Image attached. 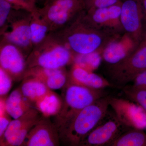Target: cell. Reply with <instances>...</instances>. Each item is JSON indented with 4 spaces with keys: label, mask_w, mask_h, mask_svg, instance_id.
Masks as SVG:
<instances>
[{
    "label": "cell",
    "mask_w": 146,
    "mask_h": 146,
    "mask_svg": "<svg viewBox=\"0 0 146 146\" xmlns=\"http://www.w3.org/2000/svg\"><path fill=\"white\" fill-rule=\"evenodd\" d=\"M83 11L66 27L61 40L76 54H86L102 51L120 35L94 25Z\"/></svg>",
    "instance_id": "1"
},
{
    "label": "cell",
    "mask_w": 146,
    "mask_h": 146,
    "mask_svg": "<svg viewBox=\"0 0 146 146\" xmlns=\"http://www.w3.org/2000/svg\"><path fill=\"white\" fill-rule=\"evenodd\" d=\"M109 106L108 96H106L84 108L68 125L58 131L60 141L68 145L80 146L104 119Z\"/></svg>",
    "instance_id": "2"
},
{
    "label": "cell",
    "mask_w": 146,
    "mask_h": 146,
    "mask_svg": "<svg viewBox=\"0 0 146 146\" xmlns=\"http://www.w3.org/2000/svg\"><path fill=\"white\" fill-rule=\"evenodd\" d=\"M63 105L55 116L54 123L58 131L68 125L84 108L105 96L102 89H91L68 82Z\"/></svg>",
    "instance_id": "3"
},
{
    "label": "cell",
    "mask_w": 146,
    "mask_h": 146,
    "mask_svg": "<svg viewBox=\"0 0 146 146\" xmlns=\"http://www.w3.org/2000/svg\"><path fill=\"white\" fill-rule=\"evenodd\" d=\"M73 60L70 50L60 38H47L36 46L27 60V68H63Z\"/></svg>",
    "instance_id": "4"
},
{
    "label": "cell",
    "mask_w": 146,
    "mask_h": 146,
    "mask_svg": "<svg viewBox=\"0 0 146 146\" xmlns=\"http://www.w3.org/2000/svg\"><path fill=\"white\" fill-rule=\"evenodd\" d=\"M84 9L81 0H46L37 11L53 31L68 26Z\"/></svg>",
    "instance_id": "5"
},
{
    "label": "cell",
    "mask_w": 146,
    "mask_h": 146,
    "mask_svg": "<svg viewBox=\"0 0 146 146\" xmlns=\"http://www.w3.org/2000/svg\"><path fill=\"white\" fill-rule=\"evenodd\" d=\"M119 63L111 65L109 76L118 85H125L132 82L140 73L146 70V42Z\"/></svg>",
    "instance_id": "6"
},
{
    "label": "cell",
    "mask_w": 146,
    "mask_h": 146,
    "mask_svg": "<svg viewBox=\"0 0 146 146\" xmlns=\"http://www.w3.org/2000/svg\"><path fill=\"white\" fill-rule=\"evenodd\" d=\"M120 19L125 33L139 46L145 36V17L140 0H122Z\"/></svg>",
    "instance_id": "7"
},
{
    "label": "cell",
    "mask_w": 146,
    "mask_h": 146,
    "mask_svg": "<svg viewBox=\"0 0 146 146\" xmlns=\"http://www.w3.org/2000/svg\"><path fill=\"white\" fill-rule=\"evenodd\" d=\"M109 106L121 123L132 129H146V111L130 100L108 96Z\"/></svg>",
    "instance_id": "8"
},
{
    "label": "cell",
    "mask_w": 146,
    "mask_h": 146,
    "mask_svg": "<svg viewBox=\"0 0 146 146\" xmlns=\"http://www.w3.org/2000/svg\"><path fill=\"white\" fill-rule=\"evenodd\" d=\"M24 12H15L11 15L13 18H10L11 30L10 31L4 33L5 42H9L18 47L22 51H29L33 46L32 43L30 23L31 18V12L25 14Z\"/></svg>",
    "instance_id": "9"
},
{
    "label": "cell",
    "mask_w": 146,
    "mask_h": 146,
    "mask_svg": "<svg viewBox=\"0 0 146 146\" xmlns=\"http://www.w3.org/2000/svg\"><path fill=\"white\" fill-rule=\"evenodd\" d=\"M42 116L29 131L21 146H58L60 136L54 123Z\"/></svg>",
    "instance_id": "10"
},
{
    "label": "cell",
    "mask_w": 146,
    "mask_h": 146,
    "mask_svg": "<svg viewBox=\"0 0 146 146\" xmlns=\"http://www.w3.org/2000/svg\"><path fill=\"white\" fill-rule=\"evenodd\" d=\"M121 1L107 7L87 11L86 16L94 25L117 35L124 32L121 24Z\"/></svg>",
    "instance_id": "11"
},
{
    "label": "cell",
    "mask_w": 146,
    "mask_h": 146,
    "mask_svg": "<svg viewBox=\"0 0 146 146\" xmlns=\"http://www.w3.org/2000/svg\"><path fill=\"white\" fill-rule=\"evenodd\" d=\"M0 65V68L16 81L23 79L27 69V61L22 51L15 45L8 42L1 47Z\"/></svg>",
    "instance_id": "12"
},
{
    "label": "cell",
    "mask_w": 146,
    "mask_h": 146,
    "mask_svg": "<svg viewBox=\"0 0 146 146\" xmlns=\"http://www.w3.org/2000/svg\"><path fill=\"white\" fill-rule=\"evenodd\" d=\"M124 126L115 116L95 128L82 142L80 146H109L123 132Z\"/></svg>",
    "instance_id": "13"
},
{
    "label": "cell",
    "mask_w": 146,
    "mask_h": 146,
    "mask_svg": "<svg viewBox=\"0 0 146 146\" xmlns=\"http://www.w3.org/2000/svg\"><path fill=\"white\" fill-rule=\"evenodd\" d=\"M109 42L102 51L104 60L110 65L119 63L139 46L130 36L125 34Z\"/></svg>",
    "instance_id": "14"
},
{
    "label": "cell",
    "mask_w": 146,
    "mask_h": 146,
    "mask_svg": "<svg viewBox=\"0 0 146 146\" xmlns=\"http://www.w3.org/2000/svg\"><path fill=\"white\" fill-rule=\"evenodd\" d=\"M68 82L91 89H103L113 84L102 76L77 64H74L68 76Z\"/></svg>",
    "instance_id": "15"
},
{
    "label": "cell",
    "mask_w": 146,
    "mask_h": 146,
    "mask_svg": "<svg viewBox=\"0 0 146 146\" xmlns=\"http://www.w3.org/2000/svg\"><path fill=\"white\" fill-rule=\"evenodd\" d=\"M20 86L24 97L33 105L41 101L53 91L42 81L35 78H24Z\"/></svg>",
    "instance_id": "16"
},
{
    "label": "cell",
    "mask_w": 146,
    "mask_h": 146,
    "mask_svg": "<svg viewBox=\"0 0 146 146\" xmlns=\"http://www.w3.org/2000/svg\"><path fill=\"white\" fill-rule=\"evenodd\" d=\"M5 107L8 114L13 119H17L34 107L24 96L20 88L12 91L5 100Z\"/></svg>",
    "instance_id": "17"
},
{
    "label": "cell",
    "mask_w": 146,
    "mask_h": 146,
    "mask_svg": "<svg viewBox=\"0 0 146 146\" xmlns=\"http://www.w3.org/2000/svg\"><path fill=\"white\" fill-rule=\"evenodd\" d=\"M40 112L35 108H33L17 119H13L11 122L2 137L0 138V145L3 146L9 139L14 136L29 123L42 117Z\"/></svg>",
    "instance_id": "18"
},
{
    "label": "cell",
    "mask_w": 146,
    "mask_h": 146,
    "mask_svg": "<svg viewBox=\"0 0 146 146\" xmlns=\"http://www.w3.org/2000/svg\"><path fill=\"white\" fill-rule=\"evenodd\" d=\"M62 105L63 99L53 92L35 104V107L39 110L42 116L50 117L57 115Z\"/></svg>",
    "instance_id": "19"
},
{
    "label": "cell",
    "mask_w": 146,
    "mask_h": 146,
    "mask_svg": "<svg viewBox=\"0 0 146 146\" xmlns=\"http://www.w3.org/2000/svg\"><path fill=\"white\" fill-rule=\"evenodd\" d=\"M31 13L30 23L31 41L33 46H36L47 38V33L50 31V29L37 10L31 12Z\"/></svg>",
    "instance_id": "20"
},
{
    "label": "cell",
    "mask_w": 146,
    "mask_h": 146,
    "mask_svg": "<svg viewBox=\"0 0 146 146\" xmlns=\"http://www.w3.org/2000/svg\"><path fill=\"white\" fill-rule=\"evenodd\" d=\"M109 146H146V134L143 130L132 129L123 132Z\"/></svg>",
    "instance_id": "21"
},
{
    "label": "cell",
    "mask_w": 146,
    "mask_h": 146,
    "mask_svg": "<svg viewBox=\"0 0 146 146\" xmlns=\"http://www.w3.org/2000/svg\"><path fill=\"white\" fill-rule=\"evenodd\" d=\"M123 89L130 100L140 105L146 111V89L136 88L133 86H125Z\"/></svg>",
    "instance_id": "22"
},
{
    "label": "cell",
    "mask_w": 146,
    "mask_h": 146,
    "mask_svg": "<svg viewBox=\"0 0 146 146\" xmlns=\"http://www.w3.org/2000/svg\"><path fill=\"white\" fill-rule=\"evenodd\" d=\"M7 97L0 98V138L2 137L7 128L12 121L5 107Z\"/></svg>",
    "instance_id": "23"
},
{
    "label": "cell",
    "mask_w": 146,
    "mask_h": 146,
    "mask_svg": "<svg viewBox=\"0 0 146 146\" xmlns=\"http://www.w3.org/2000/svg\"><path fill=\"white\" fill-rule=\"evenodd\" d=\"M12 78L3 69L0 68V97L5 98L10 91L12 84Z\"/></svg>",
    "instance_id": "24"
},
{
    "label": "cell",
    "mask_w": 146,
    "mask_h": 146,
    "mask_svg": "<svg viewBox=\"0 0 146 146\" xmlns=\"http://www.w3.org/2000/svg\"><path fill=\"white\" fill-rule=\"evenodd\" d=\"M122 0H84L86 11L114 5Z\"/></svg>",
    "instance_id": "25"
},
{
    "label": "cell",
    "mask_w": 146,
    "mask_h": 146,
    "mask_svg": "<svg viewBox=\"0 0 146 146\" xmlns=\"http://www.w3.org/2000/svg\"><path fill=\"white\" fill-rule=\"evenodd\" d=\"M16 9L33 12L36 9L33 0H5Z\"/></svg>",
    "instance_id": "26"
},
{
    "label": "cell",
    "mask_w": 146,
    "mask_h": 146,
    "mask_svg": "<svg viewBox=\"0 0 146 146\" xmlns=\"http://www.w3.org/2000/svg\"><path fill=\"white\" fill-rule=\"evenodd\" d=\"M12 6L5 0H0V27L3 28L5 26L7 22L11 12Z\"/></svg>",
    "instance_id": "27"
},
{
    "label": "cell",
    "mask_w": 146,
    "mask_h": 146,
    "mask_svg": "<svg viewBox=\"0 0 146 146\" xmlns=\"http://www.w3.org/2000/svg\"><path fill=\"white\" fill-rule=\"evenodd\" d=\"M133 87L139 89H146V70L138 74L133 80Z\"/></svg>",
    "instance_id": "28"
},
{
    "label": "cell",
    "mask_w": 146,
    "mask_h": 146,
    "mask_svg": "<svg viewBox=\"0 0 146 146\" xmlns=\"http://www.w3.org/2000/svg\"><path fill=\"white\" fill-rule=\"evenodd\" d=\"M140 1L143 8L145 19L146 21V0H140ZM145 40L146 41V33L145 35Z\"/></svg>",
    "instance_id": "29"
},
{
    "label": "cell",
    "mask_w": 146,
    "mask_h": 146,
    "mask_svg": "<svg viewBox=\"0 0 146 146\" xmlns=\"http://www.w3.org/2000/svg\"><path fill=\"white\" fill-rule=\"evenodd\" d=\"M81 1H83L84 2V0H81Z\"/></svg>",
    "instance_id": "30"
},
{
    "label": "cell",
    "mask_w": 146,
    "mask_h": 146,
    "mask_svg": "<svg viewBox=\"0 0 146 146\" xmlns=\"http://www.w3.org/2000/svg\"><path fill=\"white\" fill-rule=\"evenodd\" d=\"M33 1H34V0H33Z\"/></svg>",
    "instance_id": "31"
}]
</instances>
